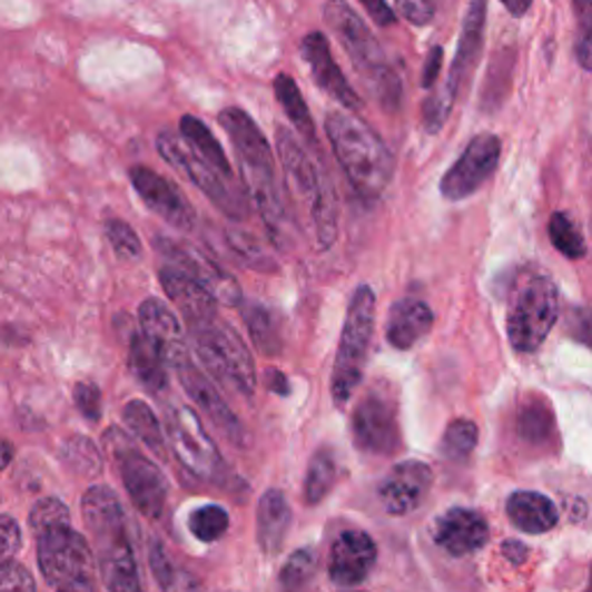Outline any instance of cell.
<instances>
[{
  "label": "cell",
  "mask_w": 592,
  "mask_h": 592,
  "mask_svg": "<svg viewBox=\"0 0 592 592\" xmlns=\"http://www.w3.org/2000/svg\"><path fill=\"white\" fill-rule=\"evenodd\" d=\"M181 135L206 162H211L218 171H223L227 176H234V169H231V165L223 151L220 141L216 139V135L209 128L199 121L197 116H184L181 118Z\"/></svg>",
  "instance_id": "32"
},
{
  "label": "cell",
  "mask_w": 592,
  "mask_h": 592,
  "mask_svg": "<svg viewBox=\"0 0 592 592\" xmlns=\"http://www.w3.org/2000/svg\"><path fill=\"white\" fill-rule=\"evenodd\" d=\"M176 373H179V379L193 403L206 414V420H209L234 447H246V428L241 420L231 412V407L225 403L220 392L214 387V382L195 364H190V359L181 366H176Z\"/></svg>",
  "instance_id": "17"
},
{
  "label": "cell",
  "mask_w": 592,
  "mask_h": 592,
  "mask_svg": "<svg viewBox=\"0 0 592 592\" xmlns=\"http://www.w3.org/2000/svg\"><path fill=\"white\" fill-rule=\"evenodd\" d=\"M315 572H317V551L313 546H304L299 551H294L285 562V568L280 570V585L287 590L304 588L313 581Z\"/></svg>",
  "instance_id": "41"
},
{
  "label": "cell",
  "mask_w": 592,
  "mask_h": 592,
  "mask_svg": "<svg viewBox=\"0 0 592 592\" xmlns=\"http://www.w3.org/2000/svg\"><path fill=\"white\" fill-rule=\"evenodd\" d=\"M435 544L452 558H465L489 544L491 527L482 512L470 507H452L435 523Z\"/></svg>",
  "instance_id": "20"
},
{
  "label": "cell",
  "mask_w": 592,
  "mask_h": 592,
  "mask_svg": "<svg viewBox=\"0 0 592 592\" xmlns=\"http://www.w3.org/2000/svg\"><path fill=\"white\" fill-rule=\"evenodd\" d=\"M139 334L151 343V347L160 354V359L167 366L176 368L188 362V347L181 322L162 302L146 299L139 306Z\"/></svg>",
  "instance_id": "21"
},
{
  "label": "cell",
  "mask_w": 592,
  "mask_h": 592,
  "mask_svg": "<svg viewBox=\"0 0 592 592\" xmlns=\"http://www.w3.org/2000/svg\"><path fill=\"white\" fill-rule=\"evenodd\" d=\"M128 362H130L135 377L144 384L148 392L160 394L169 384L167 371H165L167 364L160 359V354L151 347V343H148L141 334L130 336Z\"/></svg>",
  "instance_id": "28"
},
{
  "label": "cell",
  "mask_w": 592,
  "mask_h": 592,
  "mask_svg": "<svg viewBox=\"0 0 592 592\" xmlns=\"http://www.w3.org/2000/svg\"><path fill=\"white\" fill-rule=\"evenodd\" d=\"M130 181L141 197V201L151 209L158 218L169 223L171 227L190 231L197 223V214L193 209V204L188 197L176 188L171 181H167L165 176L148 167H132L130 169Z\"/></svg>",
  "instance_id": "16"
},
{
  "label": "cell",
  "mask_w": 592,
  "mask_h": 592,
  "mask_svg": "<svg viewBox=\"0 0 592 592\" xmlns=\"http://www.w3.org/2000/svg\"><path fill=\"white\" fill-rule=\"evenodd\" d=\"M124 422L132 431L137 440H141L148 450H151L158 458H167V447H165V433L162 424L156 417V412L148 407L144 401H130L124 407Z\"/></svg>",
  "instance_id": "31"
},
{
  "label": "cell",
  "mask_w": 592,
  "mask_h": 592,
  "mask_svg": "<svg viewBox=\"0 0 592 592\" xmlns=\"http://www.w3.org/2000/svg\"><path fill=\"white\" fill-rule=\"evenodd\" d=\"M396 10L414 26H426L435 17V0H396Z\"/></svg>",
  "instance_id": "49"
},
{
  "label": "cell",
  "mask_w": 592,
  "mask_h": 592,
  "mask_svg": "<svg viewBox=\"0 0 592 592\" xmlns=\"http://www.w3.org/2000/svg\"><path fill=\"white\" fill-rule=\"evenodd\" d=\"M158 154L167 165H171L176 171L184 174L186 179H190L225 216H229L231 220H244L248 216L246 193L236 184L234 176H227L218 171L211 162H206L193 146L188 148L171 132H160Z\"/></svg>",
  "instance_id": "10"
},
{
  "label": "cell",
  "mask_w": 592,
  "mask_h": 592,
  "mask_svg": "<svg viewBox=\"0 0 592 592\" xmlns=\"http://www.w3.org/2000/svg\"><path fill=\"white\" fill-rule=\"evenodd\" d=\"M160 285L167 292L171 304L184 313L190 327L193 324L209 322L218 315L216 296L199 280H195L181 269H176V266H167V269L160 272Z\"/></svg>",
  "instance_id": "24"
},
{
  "label": "cell",
  "mask_w": 592,
  "mask_h": 592,
  "mask_svg": "<svg viewBox=\"0 0 592 592\" xmlns=\"http://www.w3.org/2000/svg\"><path fill=\"white\" fill-rule=\"evenodd\" d=\"M527 553H530L527 546L519 540H510V542L502 544V555H505L512 565H523V562L527 560Z\"/></svg>",
  "instance_id": "52"
},
{
  "label": "cell",
  "mask_w": 592,
  "mask_h": 592,
  "mask_svg": "<svg viewBox=\"0 0 592 592\" xmlns=\"http://www.w3.org/2000/svg\"><path fill=\"white\" fill-rule=\"evenodd\" d=\"M38 565L53 590L91 592L98 588L96 553L70 523L38 532Z\"/></svg>",
  "instance_id": "7"
},
{
  "label": "cell",
  "mask_w": 592,
  "mask_h": 592,
  "mask_svg": "<svg viewBox=\"0 0 592 592\" xmlns=\"http://www.w3.org/2000/svg\"><path fill=\"white\" fill-rule=\"evenodd\" d=\"M14 458V447H12V442L8 440H0V470H6Z\"/></svg>",
  "instance_id": "55"
},
{
  "label": "cell",
  "mask_w": 592,
  "mask_h": 592,
  "mask_svg": "<svg viewBox=\"0 0 592 592\" xmlns=\"http://www.w3.org/2000/svg\"><path fill=\"white\" fill-rule=\"evenodd\" d=\"M480 440V428L470 420H454L440 440V454L452 463H465L475 452Z\"/></svg>",
  "instance_id": "35"
},
{
  "label": "cell",
  "mask_w": 592,
  "mask_h": 592,
  "mask_svg": "<svg viewBox=\"0 0 592 592\" xmlns=\"http://www.w3.org/2000/svg\"><path fill=\"white\" fill-rule=\"evenodd\" d=\"M373 332H375V292L368 285H362L349 299L332 375V396L338 405H345L364 379Z\"/></svg>",
  "instance_id": "8"
},
{
  "label": "cell",
  "mask_w": 592,
  "mask_h": 592,
  "mask_svg": "<svg viewBox=\"0 0 592 592\" xmlns=\"http://www.w3.org/2000/svg\"><path fill=\"white\" fill-rule=\"evenodd\" d=\"M502 156V141L497 135L484 132L472 139L461 158L442 176L440 193L444 199L461 201L475 195L495 174Z\"/></svg>",
  "instance_id": "13"
},
{
  "label": "cell",
  "mask_w": 592,
  "mask_h": 592,
  "mask_svg": "<svg viewBox=\"0 0 592 592\" xmlns=\"http://www.w3.org/2000/svg\"><path fill=\"white\" fill-rule=\"evenodd\" d=\"M354 444L366 454L389 456L401 450V426L396 403L387 392H368L352 414Z\"/></svg>",
  "instance_id": "12"
},
{
  "label": "cell",
  "mask_w": 592,
  "mask_h": 592,
  "mask_svg": "<svg viewBox=\"0 0 592 592\" xmlns=\"http://www.w3.org/2000/svg\"><path fill=\"white\" fill-rule=\"evenodd\" d=\"M148 562H151L154 576L162 590H188V588H199V581H195L188 572H181L174 565L171 558L167 555L165 546L154 540L148 546Z\"/></svg>",
  "instance_id": "37"
},
{
  "label": "cell",
  "mask_w": 592,
  "mask_h": 592,
  "mask_svg": "<svg viewBox=\"0 0 592 592\" xmlns=\"http://www.w3.org/2000/svg\"><path fill=\"white\" fill-rule=\"evenodd\" d=\"M456 100H452L447 93H444V88H440V91L431 93L424 102V126L428 132H437L444 121L450 118V111L454 107Z\"/></svg>",
  "instance_id": "45"
},
{
  "label": "cell",
  "mask_w": 592,
  "mask_h": 592,
  "mask_svg": "<svg viewBox=\"0 0 592 592\" xmlns=\"http://www.w3.org/2000/svg\"><path fill=\"white\" fill-rule=\"evenodd\" d=\"M433 310L422 299H401L392 306L387 319V341L396 349H410L433 329Z\"/></svg>",
  "instance_id": "25"
},
{
  "label": "cell",
  "mask_w": 592,
  "mask_h": 592,
  "mask_svg": "<svg viewBox=\"0 0 592 592\" xmlns=\"http://www.w3.org/2000/svg\"><path fill=\"white\" fill-rule=\"evenodd\" d=\"M278 156L292 197L310 216L317 246L322 250L332 248L338 234V199L327 169L313 162L296 135L285 126L278 128Z\"/></svg>",
  "instance_id": "4"
},
{
  "label": "cell",
  "mask_w": 592,
  "mask_h": 592,
  "mask_svg": "<svg viewBox=\"0 0 592 592\" xmlns=\"http://www.w3.org/2000/svg\"><path fill=\"white\" fill-rule=\"evenodd\" d=\"M507 516L512 525L525 535H544L558 525L553 500L537 491H516L507 500Z\"/></svg>",
  "instance_id": "27"
},
{
  "label": "cell",
  "mask_w": 592,
  "mask_h": 592,
  "mask_svg": "<svg viewBox=\"0 0 592 592\" xmlns=\"http://www.w3.org/2000/svg\"><path fill=\"white\" fill-rule=\"evenodd\" d=\"M516 433L530 444H546L555 433V414L546 398L530 396L516 414Z\"/></svg>",
  "instance_id": "29"
},
{
  "label": "cell",
  "mask_w": 592,
  "mask_h": 592,
  "mask_svg": "<svg viewBox=\"0 0 592 592\" xmlns=\"http://www.w3.org/2000/svg\"><path fill=\"white\" fill-rule=\"evenodd\" d=\"M244 319H246V327L253 336V343L259 347L262 354H266V357H276V354H280L283 341L278 334L276 317L269 308L257 304V302L244 304Z\"/></svg>",
  "instance_id": "33"
},
{
  "label": "cell",
  "mask_w": 592,
  "mask_h": 592,
  "mask_svg": "<svg viewBox=\"0 0 592 592\" xmlns=\"http://www.w3.org/2000/svg\"><path fill=\"white\" fill-rule=\"evenodd\" d=\"M558 319V287L544 274L516 278L507 304V338L514 352L535 354Z\"/></svg>",
  "instance_id": "6"
},
{
  "label": "cell",
  "mask_w": 592,
  "mask_h": 592,
  "mask_svg": "<svg viewBox=\"0 0 592 592\" xmlns=\"http://www.w3.org/2000/svg\"><path fill=\"white\" fill-rule=\"evenodd\" d=\"M266 384H269V389L274 394H280V396H287L289 394V382H287V377L280 371H276V368H269V373H266Z\"/></svg>",
  "instance_id": "53"
},
{
  "label": "cell",
  "mask_w": 592,
  "mask_h": 592,
  "mask_svg": "<svg viewBox=\"0 0 592 592\" xmlns=\"http://www.w3.org/2000/svg\"><path fill=\"white\" fill-rule=\"evenodd\" d=\"M21 549V527L12 516H0V565Z\"/></svg>",
  "instance_id": "48"
},
{
  "label": "cell",
  "mask_w": 592,
  "mask_h": 592,
  "mask_svg": "<svg viewBox=\"0 0 592 592\" xmlns=\"http://www.w3.org/2000/svg\"><path fill=\"white\" fill-rule=\"evenodd\" d=\"M81 514L96 542V565L102 585L114 592H137L141 583L121 500L109 486L96 484L81 497Z\"/></svg>",
  "instance_id": "2"
},
{
  "label": "cell",
  "mask_w": 592,
  "mask_h": 592,
  "mask_svg": "<svg viewBox=\"0 0 592 592\" xmlns=\"http://www.w3.org/2000/svg\"><path fill=\"white\" fill-rule=\"evenodd\" d=\"M190 332L204 368L218 382L229 384L244 396H250L257 387L255 362L248 345L236 334V329L214 317L209 322L193 324Z\"/></svg>",
  "instance_id": "9"
},
{
  "label": "cell",
  "mask_w": 592,
  "mask_h": 592,
  "mask_svg": "<svg viewBox=\"0 0 592 592\" xmlns=\"http://www.w3.org/2000/svg\"><path fill=\"white\" fill-rule=\"evenodd\" d=\"M574 12L579 19L574 53L583 70L592 68V0H574Z\"/></svg>",
  "instance_id": "42"
},
{
  "label": "cell",
  "mask_w": 592,
  "mask_h": 592,
  "mask_svg": "<svg viewBox=\"0 0 592 592\" xmlns=\"http://www.w3.org/2000/svg\"><path fill=\"white\" fill-rule=\"evenodd\" d=\"M58 523H70V512L58 497H45L31 512V527L38 535V532L58 525Z\"/></svg>",
  "instance_id": "44"
},
{
  "label": "cell",
  "mask_w": 592,
  "mask_h": 592,
  "mask_svg": "<svg viewBox=\"0 0 592 592\" xmlns=\"http://www.w3.org/2000/svg\"><path fill=\"white\" fill-rule=\"evenodd\" d=\"M274 91L276 98L280 102V107L285 109L287 118L292 121V126L296 128L310 146L317 148V135H315V121L308 111V105L299 91V86L294 83V79L289 75H278L274 81Z\"/></svg>",
  "instance_id": "30"
},
{
  "label": "cell",
  "mask_w": 592,
  "mask_h": 592,
  "mask_svg": "<svg viewBox=\"0 0 592 592\" xmlns=\"http://www.w3.org/2000/svg\"><path fill=\"white\" fill-rule=\"evenodd\" d=\"M124 447H116L118 458V472H121L124 486L132 500V505L146 516V519H160L167 505V477L162 470L146 458L141 452L128 447V442L121 437Z\"/></svg>",
  "instance_id": "14"
},
{
  "label": "cell",
  "mask_w": 592,
  "mask_h": 592,
  "mask_svg": "<svg viewBox=\"0 0 592 592\" xmlns=\"http://www.w3.org/2000/svg\"><path fill=\"white\" fill-rule=\"evenodd\" d=\"M156 248L171 262V266H176V269H181L195 280H199L216 296L218 302L227 306H241L244 294H241L239 283H236L231 276H227L220 266L214 259L206 257L201 250L190 248L174 239H162V236H158Z\"/></svg>",
  "instance_id": "15"
},
{
  "label": "cell",
  "mask_w": 592,
  "mask_h": 592,
  "mask_svg": "<svg viewBox=\"0 0 592 592\" xmlns=\"http://www.w3.org/2000/svg\"><path fill=\"white\" fill-rule=\"evenodd\" d=\"M364 6V10L371 14V19L382 26V28H389L396 23V12L389 8L387 0H359Z\"/></svg>",
  "instance_id": "50"
},
{
  "label": "cell",
  "mask_w": 592,
  "mask_h": 592,
  "mask_svg": "<svg viewBox=\"0 0 592 592\" xmlns=\"http://www.w3.org/2000/svg\"><path fill=\"white\" fill-rule=\"evenodd\" d=\"M433 486V470L424 461H405L389 470L377 495L382 507L392 516H405L417 510Z\"/></svg>",
  "instance_id": "18"
},
{
  "label": "cell",
  "mask_w": 592,
  "mask_h": 592,
  "mask_svg": "<svg viewBox=\"0 0 592 592\" xmlns=\"http://www.w3.org/2000/svg\"><path fill=\"white\" fill-rule=\"evenodd\" d=\"M105 231H107V239H109L114 253L118 255V259H139L141 257L139 236L126 220H118V218L107 220Z\"/></svg>",
  "instance_id": "43"
},
{
  "label": "cell",
  "mask_w": 592,
  "mask_h": 592,
  "mask_svg": "<svg viewBox=\"0 0 592 592\" xmlns=\"http://www.w3.org/2000/svg\"><path fill=\"white\" fill-rule=\"evenodd\" d=\"M532 3H535V0H502V6L507 8L512 17H523L532 8Z\"/></svg>",
  "instance_id": "54"
},
{
  "label": "cell",
  "mask_w": 592,
  "mask_h": 592,
  "mask_svg": "<svg viewBox=\"0 0 592 592\" xmlns=\"http://www.w3.org/2000/svg\"><path fill=\"white\" fill-rule=\"evenodd\" d=\"M442 47H433L428 58H426V66H424V75H422V86L424 88H433L437 77H440V70H442Z\"/></svg>",
  "instance_id": "51"
},
{
  "label": "cell",
  "mask_w": 592,
  "mask_h": 592,
  "mask_svg": "<svg viewBox=\"0 0 592 592\" xmlns=\"http://www.w3.org/2000/svg\"><path fill=\"white\" fill-rule=\"evenodd\" d=\"M75 403L88 422H100L102 417V394L93 382H79L75 387Z\"/></svg>",
  "instance_id": "46"
},
{
  "label": "cell",
  "mask_w": 592,
  "mask_h": 592,
  "mask_svg": "<svg viewBox=\"0 0 592 592\" xmlns=\"http://www.w3.org/2000/svg\"><path fill=\"white\" fill-rule=\"evenodd\" d=\"M484 26H486V0H467L458 49L454 56L447 83L442 86L444 93H447L452 100H456L461 86H465L472 70H475L477 66V58H480L482 42H484Z\"/></svg>",
  "instance_id": "23"
},
{
  "label": "cell",
  "mask_w": 592,
  "mask_h": 592,
  "mask_svg": "<svg viewBox=\"0 0 592 592\" xmlns=\"http://www.w3.org/2000/svg\"><path fill=\"white\" fill-rule=\"evenodd\" d=\"M167 437L171 452L195 477L220 482L225 475V458L216 442L206 433L193 407L179 405L167 412Z\"/></svg>",
  "instance_id": "11"
},
{
  "label": "cell",
  "mask_w": 592,
  "mask_h": 592,
  "mask_svg": "<svg viewBox=\"0 0 592 592\" xmlns=\"http://www.w3.org/2000/svg\"><path fill=\"white\" fill-rule=\"evenodd\" d=\"M227 244H229L231 253L239 257L246 266H250V269H255V272H276L274 257L264 250V246L255 239L253 234L239 231V229H229L227 231Z\"/></svg>",
  "instance_id": "38"
},
{
  "label": "cell",
  "mask_w": 592,
  "mask_h": 592,
  "mask_svg": "<svg viewBox=\"0 0 592 592\" xmlns=\"http://www.w3.org/2000/svg\"><path fill=\"white\" fill-rule=\"evenodd\" d=\"M377 560V544L364 530H345L329 551V579L338 588L362 585Z\"/></svg>",
  "instance_id": "19"
},
{
  "label": "cell",
  "mask_w": 592,
  "mask_h": 592,
  "mask_svg": "<svg viewBox=\"0 0 592 592\" xmlns=\"http://www.w3.org/2000/svg\"><path fill=\"white\" fill-rule=\"evenodd\" d=\"M549 236H551L553 248L560 255H565L568 259H583L585 257V253H588L585 239H583L579 223L570 214L558 211L551 216Z\"/></svg>",
  "instance_id": "36"
},
{
  "label": "cell",
  "mask_w": 592,
  "mask_h": 592,
  "mask_svg": "<svg viewBox=\"0 0 592 592\" xmlns=\"http://www.w3.org/2000/svg\"><path fill=\"white\" fill-rule=\"evenodd\" d=\"M302 56H304V61L310 68V75H313L315 83L322 88L324 93L332 96L334 100H338L347 111H359L364 107L362 98L354 93V88L347 83L343 70L334 61L332 47H329L327 38H324L317 31L308 33L304 38V42H302Z\"/></svg>",
  "instance_id": "22"
},
{
  "label": "cell",
  "mask_w": 592,
  "mask_h": 592,
  "mask_svg": "<svg viewBox=\"0 0 592 592\" xmlns=\"http://www.w3.org/2000/svg\"><path fill=\"white\" fill-rule=\"evenodd\" d=\"M336 456L332 450L322 447L310 465H308V475H306V486H304V493H306V502L308 505H319V502L327 497L336 484Z\"/></svg>",
  "instance_id": "34"
},
{
  "label": "cell",
  "mask_w": 592,
  "mask_h": 592,
  "mask_svg": "<svg viewBox=\"0 0 592 592\" xmlns=\"http://www.w3.org/2000/svg\"><path fill=\"white\" fill-rule=\"evenodd\" d=\"M292 525V507L287 497L269 489L262 497L257 505V544L266 555H276L280 553L285 537Z\"/></svg>",
  "instance_id": "26"
},
{
  "label": "cell",
  "mask_w": 592,
  "mask_h": 592,
  "mask_svg": "<svg viewBox=\"0 0 592 592\" xmlns=\"http://www.w3.org/2000/svg\"><path fill=\"white\" fill-rule=\"evenodd\" d=\"M324 21L332 28V33L349 56L354 70L359 72L377 102L389 111L398 109L403 98L401 79L357 10H352L347 0H329L324 6Z\"/></svg>",
  "instance_id": "5"
},
{
  "label": "cell",
  "mask_w": 592,
  "mask_h": 592,
  "mask_svg": "<svg viewBox=\"0 0 592 592\" xmlns=\"http://www.w3.org/2000/svg\"><path fill=\"white\" fill-rule=\"evenodd\" d=\"M0 590H36V581L23 565L8 560L0 565Z\"/></svg>",
  "instance_id": "47"
},
{
  "label": "cell",
  "mask_w": 592,
  "mask_h": 592,
  "mask_svg": "<svg viewBox=\"0 0 592 592\" xmlns=\"http://www.w3.org/2000/svg\"><path fill=\"white\" fill-rule=\"evenodd\" d=\"M327 137L354 193L366 201L382 197L394 174V158L382 137L354 111H332Z\"/></svg>",
  "instance_id": "3"
},
{
  "label": "cell",
  "mask_w": 592,
  "mask_h": 592,
  "mask_svg": "<svg viewBox=\"0 0 592 592\" xmlns=\"http://www.w3.org/2000/svg\"><path fill=\"white\" fill-rule=\"evenodd\" d=\"M63 461L77 475L83 477H98L102 470V458L96 450V444L81 435H75L63 444Z\"/></svg>",
  "instance_id": "40"
},
{
  "label": "cell",
  "mask_w": 592,
  "mask_h": 592,
  "mask_svg": "<svg viewBox=\"0 0 592 592\" xmlns=\"http://www.w3.org/2000/svg\"><path fill=\"white\" fill-rule=\"evenodd\" d=\"M218 121L225 128L236 156L241 160V176L253 201L257 204L259 216L266 229L274 236V241L278 244L287 227V211L278 190L276 158L272 144L257 128L253 118L239 107H227L225 111H220Z\"/></svg>",
  "instance_id": "1"
},
{
  "label": "cell",
  "mask_w": 592,
  "mask_h": 592,
  "mask_svg": "<svg viewBox=\"0 0 592 592\" xmlns=\"http://www.w3.org/2000/svg\"><path fill=\"white\" fill-rule=\"evenodd\" d=\"M188 527L199 542L214 544L229 530V514L220 505H204L190 514Z\"/></svg>",
  "instance_id": "39"
}]
</instances>
